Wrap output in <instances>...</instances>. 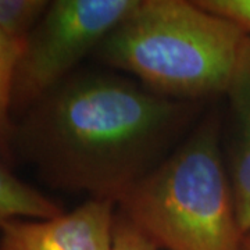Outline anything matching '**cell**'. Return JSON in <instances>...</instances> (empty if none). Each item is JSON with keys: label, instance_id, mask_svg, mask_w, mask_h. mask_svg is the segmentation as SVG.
Wrapping results in <instances>:
<instances>
[{"label": "cell", "instance_id": "cell-8", "mask_svg": "<svg viewBox=\"0 0 250 250\" xmlns=\"http://www.w3.org/2000/svg\"><path fill=\"white\" fill-rule=\"evenodd\" d=\"M22 42L13 41L0 32V160L11 166L16 160L14 138L16 123L13 121V85Z\"/></svg>", "mask_w": 250, "mask_h": 250}, {"label": "cell", "instance_id": "cell-3", "mask_svg": "<svg viewBox=\"0 0 250 250\" xmlns=\"http://www.w3.org/2000/svg\"><path fill=\"white\" fill-rule=\"evenodd\" d=\"M117 206L157 249L242 250L245 235L224 164L217 111L202 117Z\"/></svg>", "mask_w": 250, "mask_h": 250}, {"label": "cell", "instance_id": "cell-2", "mask_svg": "<svg viewBox=\"0 0 250 250\" xmlns=\"http://www.w3.org/2000/svg\"><path fill=\"white\" fill-rule=\"evenodd\" d=\"M246 38L232 21L187 0H139L95 56L164 98L224 95Z\"/></svg>", "mask_w": 250, "mask_h": 250}, {"label": "cell", "instance_id": "cell-11", "mask_svg": "<svg viewBox=\"0 0 250 250\" xmlns=\"http://www.w3.org/2000/svg\"><path fill=\"white\" fill-rule=\"evenodd\" d=\"M206 10L236 24L250 36V0H196Z\"/></svg>", "mask_w": 250, "mask_h": 250}, {"label": "cell", "instance_id": "cell-7", "mask_svg": "<svg viewBox=\"0 0 250 250\" xmlns=\"http://www.w3.org/2000/svg\"><path fill=\"white\" fill-rule=\"evenodd\" d=\"M62 213L54 200L18 179L9 164L0 160V227L21 217L46 220Z\"/></svg>", "mask_w": 250, "mask_h": 250}, {"label": "cell", "instance_id": "cell-10", "mask_svg": "<svg viewBox=\"0 0 250 250\" xmlns=\"http://www.w3.org/2000/svg\"><path fill=\"white\" fill-rule=\"evenodd\" d=\"M111 250H159L135 225L117 211Z\"/></svg>", "mask_w": 250, "mask_h": 250}, {"label": "cell", "instance_id": "cell-1", "mask_svg": "<svg viewBox=\"0 0 250 250\" xmlns=\"http://www.w3.org/2000/svg\"><path fill=\"white\" fill-rule=\"evenodd\" d=\"M202 106L118 72L77 70L20 117L14 153L47 185L117 205L182 143Z\"/></svg>", "mask_w": 250, "mask_h": 250}, {"label": "cell", "instance_id": "cell-5", "mask_svg": "<svg viewBox=\"0 0 250 250\" xmlns=\"http://www.w3.org/2000/svg\"><path fill=\"white\" fill-rule=\"evenodd\" d=\"M116 206L89 199L67 214L13 220L0 227V250H111Z\"/></svg>", "mask_w": 250, "mask_h": 250}, {"label": "cell", "instance_id": "cell-6", "mask_svg": "<svg viewBox=\"0 0 250 250\" xmlns=\"http://www.w3.org/2000/svg\"><path fill=\"white\" fill-rule=\"evenodd\" d=\"M224 96L231 124L229 166L236 215L243 235L250 232V36L246 35L239 59Z\"/></svg>", "mask_w": 250, "mask_h": 250}, {"label": "cell", "instance_id": "cell-9", "mask_svg": "<svg viewBox=\"0 0 250 250\" xmlns=\"http://www.w3.org/2000/svg\"><path fill=\"white\" fill-rule=\"evenodd\" d=\"M49 4L45 0H0V32L25 43Z\"/></svg>", "mask_w": 250, "mask_h": 250}, {"label": "cell", "instance_id": "cell-4", "mask_svg": "<svg viewBox=\"0 0 250 250\" xmlns=\"http://www.w3.org/2000/svg\"><path fill=\"white\" fill-rule=\"evenodd\" d=\"M139 0H56L25 41L13 85V117L78 70Z\"/></svg>", "mask_w": 250, "mask_h": 250}, {"label": "cell", "instance_id": "cell-12", "mask_svg": "<svg viewBox=\"0 0 250 250\" xmlns=\"http://www.w3.org/2000/svg\"><path fill=\"white\" fill-rule=\"evenodd\" d=\"M242 250H250V232L246 233V235H245V238H243Z\"/></svg>", "mask_w": 250, "mask_h": 250}]
</instances>
